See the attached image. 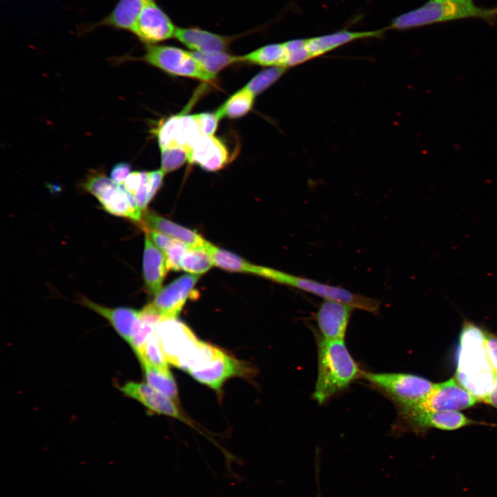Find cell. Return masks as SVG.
<instances>
[{
    "instance_id": "cell-1",
    "label": "cell",
    "mask_w": 497,
    "mask_h": 497,
    "mask_svg": "<svg viewBox=\"0 0 497 497\" xmlns=\"http://www.w3.org/2000/svg\"><path fill=\"white\" fill-rule=\"evenodd\" d=\"M485 333L479 326L464 322L456 372L460 384L482 402L493 389L496 376L486 353Z\"/></svg>"
},
{
    "instance_id": "cell-2",
    "label": "cell",
    "mask_w": 497,
    "mask_h": 497,
    "mask_svg": "<svg viewBox=\"0 0 497 497\" xmlns=\"http://www.w3.org/2000/svg\"><path fill=\"white\" fill-rule=\"evenodd\" d=\"M361 373L344 340L321 338L318 344V377L313 398L319 404L324 403L347 388Z\"/></svg>"
},
{
    "instance_id": "cell-3",
    "label": "cell",
    "mask_w": 497,
    "mask_h": 497,
    "mask_svg": "<svg viewBox=\"0 0 497 497\" xmlns=\"http://www.w3.org/2000/svg\"><path fill=\"white\" fill-rule=\"evenodd\" d=\"M464 19H479L494 24L497 21V7H478L472 0H429L395 17L389 28L407 30Z\"/></svg>"
},
{
    "instance_id": "cell-4",
    "label": "cell",
    "mask_w": 497,
    "mask_h": 497,
    "mask_svg": "<svg viewBox=\"0 0 497 497\" xmlns=\"http://www.w3.org/2000/svg\"><path fill=\"white\" fill-rule=\"evenodd\" d=\"M259 275L277 283L287 285L320 296L324 300L339 302L373 314H378L379 300L354 293L340 286L329 285L318 281L286 273L272 268L260 266Z\"/></svg>"
},
{
    "instance_id": "cell-5",
    "label": "cell",
    "mask_w": 497,
    "mask_h": 497,
    "mask_svg": "<svg viewBox=\"0 0 497 497\" xmlns=\"http://www.w3.org/2000/svg\"><path fill=\"white\" fill-rule=\"evenodd\" d=\"M361 376L384 392L396 404L398 410L421 403L434 384L421 376L405 373L362 372Z\"/></svg>"
},
{
    "instance_id": "cell-6",
    "label": "cell",
    "mask_w": 497,
    "mask_h": 497,
    "mask_svg": "<svg viewBox=\"0 0 497 497\" xmlns=\"http://www.w3.org/2000/svg\"><path fill=\"white\" fill-rule=\"evenodd\" d=\"M82 188L95 196L108 213L139 223L143 211L124 185L114 182L103 172L92 170L81 184Z\"/></svg>"
},
{
    "instance_id": "cell-7",
    "label": "cell",
    "mask_w": 497,
    "mask_h": 497,
    "mask_svg": "<svg viewBox=\"0 0 497 497\" xmlns=\"http://www.w3.org/2000/svg\"><path fill=\"white\" fill-rule=\"evenodd\" d=\"M137 59L174 75L191 77L204 81H212L216 78V75L204 68L193 52L175 46L146 45L145 53Z\"/></svg>"
},
{
    "instance_id": "cell-8",
    "label": "cell",
    "mask_w": 497,
    "mask_h": 497,
    "mask_svg": "<svg viewBox=\"0 0 497 497\" xmlns=\"http://www.w3.org/2000/svg\"><path fill=\"white\" fill-rule=\"evenodd\" d=\"M479 400L465 389L456 378L434 384L427 398L419 405L399 411H458L473 407Z\"/></svg>"
},
{
    "instance_id": "cell-9",
    "label": "cell",
    "mask_w": 497,
    "mask_h": 497,
    "mask_svg": "<svg viewBox=\"0 0 497 497\" xmlns=\"http://www.w3.org/2000/svg\"><path fill=\"white\" fill-rule=\"evenodd\" d=\"M177 28L155 0H147L130 32L149 45L175 37Z\"/></svg>"
},
{
    "instance_id": "cell-10",
    "label": "cell",
    "mask_w": 497,
    "mask_h": 497,
    "mask_svg": "<svg viewBox=\"0 0 497 497\" xmlns=\"http://www.w3.org/2000/svg\"><path fill=\"white\" fill-rule=\"evenodd\" d=\"M252 371L248 364L222 351L207 365L188 373L195 380L220 393L227 380L235 376L248 377Z\"/></svg>"
},
{
    "instance_id": "cell-11",
    "label": "cell",
    "mask_w": 497,
    "mask_h": 497,
    "mask_svg": "<svg viewBox=\"0 0 497 497\" xmlns=\"http://www.w3.org/2000/svg\"><path fill=\"white\" fill-rule=\"evenodd\" d=\"M160 148L180 146L188 151L202 135L194 115L179 114L162 122L156 130Z\"/></svg>"
},
{
    "instance_id": "cell-12",
    "label": "cell",
    "mask_w": 497,
    "mask_h": 497,
    "mask_svg": "<svg viewBox=\"0 0 497 497\" xmlns=\"http://www.w3.org/2000/svg\"><path fill=\"white\" fill-rule=\"evenodd\" d=\"M155 333L168 362L172 364L198 340L189 327L176 318L162 317Z\"/></svg>"
},
{
    "instance_id": "cell-13",
    "label": "cell",
    "mask_w": 497,
    "mask_h": 497,
    "mask_svg": "<svg viewBox=\"0 0 497 497\" xmlns=\"http://www.w3.org/2000/svg\"><path fill=\"white\" fill-rule=\"evenodd\" d=\"M199 275H184L162 289L151 302L157 312L166 318H176L188 298H193Z\"/></svg>"
},
{
    "instance_id": "cell-14",
    "label": "cell",
    "mask_w": 497,
    "mask_h": 497,
    "mask_svg": "<svg viewBox=\"0 0 497 497\" xmlns=\"http://www.w3.org/2000/svg\"><path fill=\"white\" fill-rule=\"evenodd\" d=\"M120 391L142 404L150 413L167 416L191 424L177 407L175 402L148 384L128 382L120 387Z\"/></svg>"
},
{
    "instance_id": "cell-15",
    "label": "cell",
    "mask_w": 497,
    "mask_h": 497,
    "mask_svg": "<svg viewBox=\"0 0 497 497\" xmlns=\"http://www.w3.org/2000/svg\"><path fill=\"white\" fill-rule=\"evenodd\" d=\"M405 425L415 431L429 428L450 431L476 423L459 411H399Z\"/></svg>"
},
{
    "instance_id": "cell-16",
    "label": "cell",
    "mask_w": 497,
    "mask_h": 497,
    "mask_svg": "<svg viewBox=\"0 0 497 497\" xmlns=\"http://www.w3.org/2000/svg\"><path fill=\"white\" fill-rule=\"evenodd\" d=\"M354 307L324 300L315 314L322 338L344 340Z\"/></svg>"
},
{
    "instance_id": "cell-17",
    "label": "cell",
    "mask_w": 497,
    "mask_h": 497,
    "mask_svg": "<svg viewBox=\"0 0 497 497\" xmlns=\"http://www.w3.org/2000/svg\"><path fill=\"white\" fill-rule=\"evenodd\" d=\"M228 158V149L220 139L202 135L189 150L188 162L205 170L217 171L227 164Z\"/></svg>"
},
{
    "instance_id": "cell-18",
    "label": "cell",
    "mask_w": 497,
    "mask_h": 497,
    "mask_svg": "<svg viewBox=\"0 0 497 497\" xmlns=\"http://www.w3.org/2000/svg\"><path fill=\"white\" fill-rule=\"evenodd\" d=\"M238 36H224L198 27L177 28L175 37L194 52H226Z\"/></svg>"
},
{
    "instance_id": "cell-19",
    "label": "cell",
    "mask_w": 497,
    "mask_h": 497,
    "mask_svg": "<svg viewBox=\"0 0 497 497\" xmlns=\"http://www.w3.org/2000/svg\"><path fill=\"white\" fill-rule=\"evenodd\" d=\"M79 303L106 319L128 343L139 323V311L128 307L109 308L81 297Z\"/></svg>"
},
{
    "instance_id": "cell-20",
    "label": "cell",
    "mask_w": 497,
    "mask_h": 497,
    "mask_svg": "<svg viewBox=\"0 0 497 497\" xmlns=\"http://www.w3.org/2000/svg\"><path fill=\"white\" fill-rule=\"evenodd\" d=\"M139 224L145 232L154 231L161 233L188 246H203L207 242L196 231L170 221L153 211H144Z\"/></svg>"
},
{
    "instance_id": "cell-21",
    "label": "cell",
    "mask_w": 497,
    "mask_h": 497,
    "mask_svg": "<svg viewBox=\"0 0 497 497\" xmlns=\"http://www.w3.org/2000/svg\"><path fill=\"white\" fill-rule=\"evenodd\" d=\"M168 271L164 253L146 235L143 255V275L146 289L150 295L160 290Z\"/></svg>"
},
{
    "instance_id": "cell-22",
    "label": "cell",
    "mask_w": 497,
    "mask_h": 497,
    "mask_svg": "<svg viewBox=\"0 0 497 497\" xmlns=\"http://www.w3.org/2000/svg\"><path fill=\"white\" fill-rule=\"evenodd\" d=\"M385 30L386 28L362 32L344 30L306 39V45L311 57L314 58L357 39L380 37Z\"/></svg>"
},
{
    "instance_id": "cell-23",
    "label": "cell",
    "mask_w": 497,
    "mask_h": 497,
    "mask_svg": "<svg viewBox=\"0 0 497 497\" xmlns=\"http://www.w3.org/2000/svg\"><path fill=\"white\" fill-rule=\"evenodd\" d=\"M147 0H119L113 10L99 21L86 28V32L106 26L130 32Z\"/></svg>"
},
{
    "instance_id": "cell-24",
    "label": "cell",
    "mask_w": 497,
    "mask_h": 497,
    "mask_svg": "<svg viewBox=\"0 0 497 497\" xmlns=\"http://www.w3.org/2000/svg\"><path fill=\"white\" fill-rule=\"evenodd\" d=\"M205 247L212 256L215 266L228 271L259 275L260 266L251 264L231 252L214 246L208 241Z\"/></svg>"
},
{
    "instance_id": "cell-25",
    "label": "cell",
    "mask_w": 497,
    "mask_h": 497,
    "mask_svg": "<svg viewBox=\"0 0 497 497\" xmlns=\"http://www.w3.org/2000/svg\"><path fill=\"white\" fill-rule=\"evenodd\" d=\"M240 57V62L267 67L286 68L287 52L284 43L268 44Z\"/></svg>"
},
{
    "instance_id": "cell-26",
    "label": "cell",
    "mask_w": 497,
    "mask_h": 497,
    "mask_svg": "<svg viewBox=\"0 0 497 497\" xmlns=\"http://www.w3.org/2000/svg\"><path fill=\"white\" fill-rule=\"evenodd\" d=\"M162 316L151 303L139 311V323L129 342L135 353L137 355L145 345Z\"/></svg>"
},
{
    "instance_id": "cell-27",
    "label": "cell",
    "mask_w": 497,
    "mask_h": 497,
    "mask_svg": "<svg viewBox=\"0 0 497 497\" xmlns=\"http://www.w3.org/2000/svg\"><path fill=\"white\" fill-rule=\"evenodd\" d=\"M140 363L147 384L177 402L178 391L170 371L160 370L145 362Z\"/></svg>"
},
{
    "instance_id": "cell-28",
    "label": "cell",
    "mask_w": 497,
    "mask_h": 497,
    "mask_svg": "<svg viewBox=\"0 0 497 497\" xmlns=\"http://www.w3.org/2000/svg\"><path fill=\"white\" fill-rule=\"evenodd\" d=\"M254 99L255 95L244 87L231 96L215 113L220 119L242 117L253 107Z\"/></svg>"
},
{
    "instance_id": "cell-29",
    "label": "cell",
    "mask_w": 497,
    "mask_h": 497,
    "mask_svg": "<svg viewBox=\"0 0 497 497\" xmlns=\"http://www.w3.org/2000/svg\"><path fill=\"white\" fill-rule=\"evenodd\" d=\"M214 265L212 256L203 246H188L182 260V269L194 275L207 272Z\"/></svg>"
},
{
    "instance_id": "cell-30",
    "label": "cell",
    "mask_w": 497,
    "mask_h": 497,
    "mask_svg": "<svg viewBox=\"0 0 497 497\" xmlns=\"http://www.w3.org/2000/svg\"><path fill=\"white\" fill-rule=\"evenodd\" d=\"M137 356L140 362H145L160 370L170 371L169 362L155 331L150 335Z\"/></svg>"
},
{
    "instance_id": "cell-31",
    "label": "cell",
    "mask_w": 497,
    "mask_h": 497,
    "mask_svg": "<svg viewBox=\"0 0 497 497\" xmlns=\"http://www.w3.org/2000/svg\"><path fill=\"white\" fill-rule=\"evenodd\" d=\"M194 57L200 62L204 68L210 73L216 75L218 72L224 68L235 63L240 62V57L227 53L226 52H217L211 53H202L192 52Z\"/></svg>"
},
{
    "instance_id": "cell-32",
    "label": "cell",
    "mask_w": 497,
    "mask_h": 497,
    "mask_svg": "<svg viewBox=\"0 0 497 497\" xmlns=\"http://www.w3.org/2000/svg\"><path fill=\"white\" fill-rule=\"evenodd\" d=\"M286 69L284 67H269L253 77L244 87L255 96L273 84Z\"/></svg>"
},
{
    "instance_id": "cell-33",
    "label": "cell",
    "mask_w": 497,
    "mask_h": 497,
    "mask_svg": "<svg viewBox=\"0 0 497 497\" xmlns=\"http://www.w3.org/2000/svg\"><path fill=\"white\" fill-rule=\"evenodd\" d=\"M161 170L166 174L180 168L188 160V150L180 146L160 148Z\"/></svg>"
},
{
    "instance_id": "cell-34",
    "label": "cell",
    "mask_w": 497,
    "mask_h": 497,
    "mask_svg": "<svg viewBox=\"0 0 497 497\" xmlns=\"http://www.w3.org/2000/svg\"><path fill=\"white\" fill-rule=\"evenodd\" d=\"M287 59L286 67L295 66L312 59L308 50L306 39H296L284 43Z\"/></svg>"
},
{
    "instance_id": "cell-35",
    "label": "cell",
    "mask_w": 497,
    "mask_h": 497,
    "mask_svg": "<svg viewBox=\"0 0 497 497\" xmlns=\"http://www.w3.org/2000/svg\"><path fill=\"white\" fill-rule=\"evenodd\" d=\"M188 246L184 243L175 240L168 249L164 253L168 270L179 271L182 269V260Z\"/></svg>"
},
{
    "instance_id": "cell-36",
    "label": "cell",
    "mask_w": 497,
    "mask_h": 497,
    "mask_svg": "<svg viewBox=\"0 0 497 497\" xmlns=\"http://www.w3.org/2000/svg\"><path fill=\"white\" fill-rule=\"evenodd\" d=\"M202 135H213L220 118L216 113H202L194 115Z\"/></svg>"
},
{
    "instance_id": "cell-37",
    "label": "cell",
    "mask_w": 497,
    "mask_h": 497,
    "mask_svg": "<svg viewBox=\"0 0 497 497\" xmlns=\"http://www.w3.org/2000/svg\"><path fill=\"white\" fill-rule=\"evenodd\" d=\"M485 347L489 361L497 373V335L486 331Z\"/></svg>"
},
{
    "instance_id": "cell-38",
    "label": "cell",
    "mask_w": 497,
    "mask_h": 497,
    "mask_svg": "<svg viewBox=\"0 0 497 497\" xmlns=\"http://www.w3.org/2000/svg\"><path fill=\"white\" fill-rule=\"evenodd\" d=\"M165 173L161 170L148 172V202L149 203L160 188Z\"/></svg>"
},
{
    "instance_id": "cell-39",
    "label": "cell",
    "mask_w": 497,
    "mask_h": 497,
    "mask_svg": "<svg viewBox=\"0 0 497 497\" xmlns=\"http://www.w3.org/2000/svg\"><path fill=\"white\" fill-rule=\"evenodd\" d=\"M131 166L128 162H119L115 164L110 171V179L118 184L124 183L130 173Z\"/></svg>"
},
{
    "instance_id": "cell-40",
    "label": "cell",
    "mask_w": 497,
    "mask_h": 497,
    "mask_svg": "<svg viewBox=\"0 0 497 497\" xmlns=\"http://www.w3.org/2000/svg\"><path fill=\"white\" fill-rule=\"evenodd\" d=\"M145 172L144 171H134L129 174L126 179L124 186L127 191L133 196L135 194L137 191L140 187L144 177Z\"/></svg>"
},
{
    "instance_id": "cell-41",
    "label": "cell",
    "mask_w": 497,
    "mask_h": 497,
    "mask_svg": "<svg viewBox=\"0 0 497 497\" xmlns=\"http://www.w3.org/2000/svg\"><path fill=\"white\" fill-rule=\"evenodd\" d=\"M146 235L163 253L168 249L175 240V239L154 231H146Z\"/></svg>"
},
{
    "instance_id": "cell-42",
    "label": "cell",
    "mask_w": 497,
    "mask_h": 497,
    "mask_svg": "<svg viewBox=\"0 0 497 497\" xmlns=\"http://www.w3.org/2000/svg\"><path fill=\"white\" fill-rule=\"evenodd\" d=\"M483 402L497 409V373L496 376L493 389L491 390L490 393L485 398Z\"/></svg>"
}]
</instances>
